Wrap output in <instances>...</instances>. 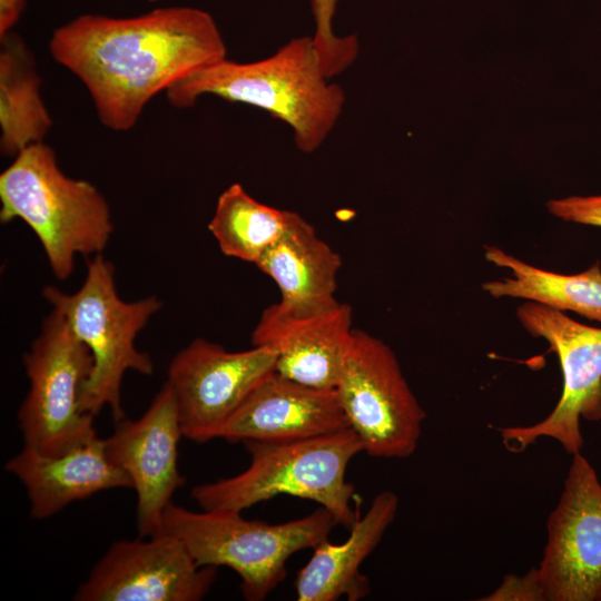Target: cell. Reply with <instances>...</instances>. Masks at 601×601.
<instances>
[{"label": "cell", "mask_w": 601, "mask_h": 601, "mask_svg": "<svg viewBox=\"0 0 601 601\" xmlns=\"http://www.w3.org/2000/svg\"><path fill=\"white\" fill-rule=\"evenodd\" d=\"M49 51L83 83L100 122L115 131L131 129L159 92L227 57L211 14L186 6L129 18L82 14L53 31Z\"/></svg>", "instance_id": "cell-1"}, {"label": "cell", "mask_w": 601, "mask_h": 601, "mask_svg": "<svg viewBox=\"0 0 601 601\" xmlns=\"http://www.w3.org/2000/svg\"><path fill=\"white\" fill-rule=\"evenodd\" d=\"M324 72L313 36L289 40L272 56L253 62L227 57L173 85L166 96L177 108L205 95L250 105L288 125L298 150H317L334 129L345 92Z\"/></svg>", "instance_id": "cell-2"}, {"label": "cell", "mask_w": 601, "mask_h": 601, "mask_svg": "<svg viewBox=\"0 0 601 601\" xmlns=\"http://www.w3.org/2000/svg\"><path fill=\"white\" fill-rule=\"evenodd\" d=\"M243 443L250 456L245 471L191 490L201 510L243 512L286 494L318 503L347 530L358 520V496L346 471L363 445L351 427L304 440Z\"/></svg>", "instance_id": "cell-3"}, {"label": "cell", "mask_w": 601, "mask_h": 601, "mask_svg": "<svg viewBox=\"0 0 601 601\" xmlns=\"http://www.w3.org/2000/svg\"><path fill=\"white\" fill-rule=\"evenodd\" d=\"M0 220H23L37 235L58 279L68 278L76 255L95 256L114 231L111 213L95 185L67 176L53 149L32 144L0 175Z\"/></svg>", "instance_id": "cell-4"}, {"label": "cell", "mask_w": 601, "mask_h": 601, "mask_svg": "<svg viewBox=\"0 0 601 601\" xmlns=\"http://www.w3.org/2000/svg\"><path fill=\"white\" fill-rule=\"evenodd\" d=\"M42 295L91 352L93 367L82 392V411L95 416L109 407L115 422L125 417L122 378L127 371L152 373L149 355L136 348L135 339L160 309L161 300L154 295L132 302L120 298L115 267L101 254L87 260L86 277L77 292L48 285Z\"/></svg>", "instance_id": "cell-5"}, {"label": "cell", "mask_w": 601, "mask_h": 601, "mask_svg": "<svg viewBox=\"0 0 601 601\" xmlns=\"http://www.w3.org/2000/svg\"><path fill=\"white\" fill-rule=\"evenodd\" d=\"M242 512H195L173 502L162 518V531L178 538L201 566H228L240 579L248 601H262L284 580L287 560L328 539L338 524L323 506L284 523L246 520Z\"/></svg>", "instance_id": "cell-6"}, {"label": "cell", "mask_w": 601, "mask_h": 601, "mask_svg": "<svg viewBox=\"0 0 601 601\" xmlns=\"http://www.w3.org/2000/svg\"><path fill=\"white\" fill-rule=\"evenodd\" d=\"M22 361L29 380L18 411L24 445L59 454L97 436L93 415L81 408L93 358L58 311L42 321Z\"/></svg>", "instance_id": "cell-7"}, {"label": "cell", "mask_w": 601, "mask_h": 601, "mask_svg": "<svg viewBox=\"0 0 601 601\" xmlns=\"http://www.w3.org/2000/svg\"><path fill=\"white\" fill-rule=\"evenodd\" d=\"M335 390L363 452L404 459L416 451L426 413L382 339L353 329Z\"/></svg>", "instance_id": "cell-8"}, {"label": "cell", "mask_w": 601, "mask_h": 601, "mask_svg": "<svg viewBox=\"0 0 601 601\" xmlns=\"http://www.w3.org/2000/svg\"><path fill=\"white\" fill-rule=\"evenodd\" d=\"M516 317L526 332L545 339L558 355L563 388L544 420L530 426L502 428L503 443L509 450L520 452L540 437H550L571 455L581 452V418L601 420V328L529 300L518 307Z\"/></svg>", "instance_id": "cell-9"}, {"label": "cell", "mask_w": 601, "mask_h": 601, "mask_svg": "<svg viewBox=\"0 0 601 601\" xmlns=\"http://www.w3.org/2000/svg\"><path fill=\"white\" fill-rule=\"evenodd\" d=\"M276 361L270 346L229 352L203 338L179 351L166 383L175 395L183 436L198 443L218 439L248 394L275 372Z\"/></svg>", "instance_id": "cell-10"}, {"label": "cell", "mask_w": 601, "mask_h": 601, "mask_svg": "<svg viewBox=\"0 0 601 601\" xmlns=\"http://www.w3.org/2000/svg\"><path fill=\"white\" fill-rule=\"evenodd\" d=\"M546 529L538 568L545 600L601 601V483L581 452L572 455Z\"/></svg>", "instance_id": "cell-11"}, {"label": "cell", "mask_w": 601, "mask_h": 601, "mask_svg": "<svg viewBox=\"0 0 601 601\" xmlns=\"http://www.w3.org/2000/svg\"><path fill=\"white\" fill-rule=\"evenodd\" d=\"M217 577L185 544L161 531L114 542L77 589L76 601H199Z\"/></svg>", "instance_id": "cell-12"}, {"label": "cell", "mask_w": 601, "mask_h": 601, "mask_svg": "<svg viewBox=\"0 0 601 601\" xmlns=\"http://www.w3.org/2000/svg\"><path fill=\"white\" fill-rule=\"evenodd\" d=\"M181 436L175 395L165 383L139 418L116 421L114 432L104 439L109 459L126 472L136 491L140 536L162 531L165 510L185 483L178 470Z\"/></svg>", "instance_id": "cell-13"}, {"label": "cell", "mask_w": 601, "mask_h": 601, "mask_svg": "<svg viewBox=\"0 0 601 601\" xmlns=\"http://www.w3.org/2000/svg\"><path fill=\"white\" fill-rule=\"evenodd\" d=\"M349 427L335 388H317L276 371L266 376L221 427L229 442H286Z\"/></svg>", "instance_id": "cell-14"}, {"label": "cell", "mask_w": 601, "mask_h": 601, "mask_svg": "<svg viewBox=\"0 0 601 601\" xmlns=\"http://www.w3.org/2000/svg\"><path fill=\"white\" fill-rule=\"evenodd\" d=\"M352 308L345 303L311 315L292 314L277 303L264 309L253 345L277 352L276 372L317 388H335L351 344Z\"/></svg>", "instance_id": "cell-15"}, {"label": "cell", "mask_w": 601, "mask_h": 601, "mask_svg": "<svg viewBox=\"0 0 601 601\" xmlns=\"http://www.w3.org/2000/svg\"><path fill=\"white\" fill-rule=\"evenodd\" d=\"M4 467L26 487L30 515L38 520L100 491L132 487L126 472L109 459L105 441L98 435L59 454L24 445Z\"/></svg>", "instance_id": "cell-16"}, {"label": "cell", "mask_w": 601, "mask_h": 601, "mask_svg": "<svg viewBox=\"0 0 601 601\" xmlns=\"http://www.w3.org/2000/svg\"><path fill=\"white\" fill-rule=\"evenodd\" d=\"M255 265L277 284L282 295L277 305L288 313L311 315L339 303L335 292L341 257L295 211Z\"/></svg>", "instance_id": "cell-17"}, {"label": "cell", "mask_w": 601, "mask_h": 601, "mask_svg": "<svg viewBox=\"0 0 601 601\" xmlns=\"http://www.w3.org/2000/svg\"><path fill=\"white\" fill-rule=\"evenodd\" d=\"M397 509L398 496L383 491L352 526L347 540L337 544L326 539L317 544L309 561L297 573L296 599L336 601L345 597L357 601L365 598L371 585L368 578L361 573V565L381 542Z\"/></svg>", "instance_id": "cell-18"}, {"label": "cell", "mask_w": 601, "mask_h": 601, "mask_svg": "<svg viewBox=\"0 0 601 601\" xmlns=\"http://www.w3.org/2000/svg\"><path fill=\"white\" fill-rule=\"evenodd\" d=\"M484 256L495 266L511 272L510 277L483 283L482 288L490 296L535 302L601 323L599 260L581 273L560 274L528 264L495 246H485Z\"/></svg>", "instance_id": "cell-19"}, {"label": "cell", "mask_w": 601, "mask_h": 601, "mask_svg": "<svg viewBox=\"0 0 601 601\" xmlns=\"http://www.w3.org/2000/svg\"><path fill=\"white\" fill-rule=\"evenodd\" d=\"M0 149L14 157L42 142L52 126L41 95V78L26 42L12 30L0 36Z\"/></svg>", "instance_id": "cell-20"}, {"label": "cell", "mask_w": 601, "mask_h": 601, "mask_svg": "<svg viewBox=\"0 0 601 601\" xmlns=\"http://www.w3.org/2000/svg\"><path fill=\"white\" fill-rule=\"evenodd\" d=\"M289 213L258 201L236 183L219 195L208 230L223 254L256 264L283 234Z\"/></svg>", "instance_id": "cell-21"}, {"label": "cell", "mask_w": 601, "mask_h": 601, "mask_svg": "<svg viewBox=\"0 0 601 601\" xmlns=\"http://www.w3.org/2000/svg\"><path fill=\"white\" fill-rule=\"evenodd\" d=\"M338 0H311L315 21L313 39L327 78L342 73L355 61L359 45L355 35L337 36L333 18Z\"/></svg>", "instance_id": "cell-22"}, {"label": "cell", "mask_w": 601, "mask_h": 601, "mask_svg": "<svg viewBox=\"0 0 601 601\" xmlns=\"http://www.w3.org/2000/svg\"><path fill=\"white\" fill-rule=\"evenodd\" d=\"M546 207L564 221L601 228V194L551 199Z\"/></svg>", "instance_id": "cell-23"}, {"label": "cell", "mask_w": 601, "mask_h": 601, "mask_svg": "<svg viewBox=\"0 0 601 601\" xmlns=\"http://www.w3.org/2000/svg\"><path fill=\"white\" fill-rule=\"evenodd\" d=\"M486 601H545L544 591L539 579L538 568L525 575L509 574L492 593L482 598Z\"/></svg>", "instance_id": "cell-24"}, {"label": "cell", "mask_w": 601, "mask_h": 601, "mask_svg": "<svg viewBox=\"0 0 601 601\" xmlns=\"http://www.w3.org/2000/svg\"><path fill=\"white\" fill-rule=\"evenodd\" d=\"M26 0H0V36L12 30L19 21Z\"/></svg>", "instance_id": "cell-25"}, {"label": "cell", "mask_w": 601, "mask_h": 601, "mask_svg": "<svg viewBox=\"0 0 601 601\" xmlns=\"http://www.w3.org/2000/svg\"><path fill=\"white\" fill-rule=\"evenodd\" d=\"M149 1H155V0H149Z\"/></svg>", "instance_id": "cell-26"}]
</instances>
